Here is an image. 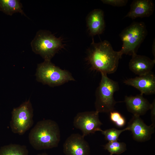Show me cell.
<instances>
[{
	"label": "cell",
	"mask_w": 155,
	"mask_h": 155,
	"mask_svg": "<svg viewBox=\"0 0 155 155\" xmlns=\"http://www.w3.org/2000/svg\"><path fill=\"white\" fill-rule=\"evenodd\" d=\"M29 141L35 149L40 150L57 147L60 140V132L58 124L50 119L38 122L28 135Z\"/></svg>",
	"instance_id": "cell-2"
},
{
	"label": "cell",
	"mask_w": 155,
	"mask_h": 155,
	"mask_svg": "<svg viewBox=\"0 0 155 155\" xmlns=\"http://www.w3.org/2000/svg\"><path fill=\"white\" fill-rule=\"evenodd\" d=\"M27 147L16 144H10L1 147L0 155H28Z\"/></svg>",
	"instance_id": "cell-17"
},
{
	"label": "cell",
	"mask_w": 155,
	"mask_h": 155,
	"mask_svg": "<svg viewBox=\"0 0 155 155\" xmlns=\"http://www.w3.org/2000/svg\"><path fill=\"white\" fill-rule=\"evenodd\" d=\"M122 55L120 51L113 50L108 41L95 43L93 40L87 60L92 69L107 74L116 71Z\"/></svg>",
	"instance_id": "cell-1"
},
{
	"label": "cell",
	"mask_w": 155,
	"mask_h": 155,
	"mask_svg": "<svg viewBox=\"0 0 155 155\" xmlns=\"http://www.w3.org/2000/svg\"><path fill=\"white\" fill-rule=\"evenodd\" d=\"M154 127L151 125H146L140 116L133 115L126 127L130 131L133 139L140 142L150 140L154 132Z\"/></svg>",
	"instance_id": "cell-9"
},
{
	"label": "cell",
	"mask_w": 155,
	"mask_h": 155,
	"mask_svg": "<svg viewBox=\"0 0 155 155\" xmlns=\"http://www.w3.org/2000/svg\"><path fill=\"white\" fill-rule=\"evenodd\" d=\"M128 111L133 115L140 117L145 115L150 110L151 104L140 94L135 96H125L124 98Z\"/></svg>",
	"instance_id": "cell-12"
},
{
	"label": "cell",
	"mask_w": 155,
	"mask_h": 155,
	"mask_svg": "<svg viewBox=\"0 0 155 155\" xmlns=\"http://www.w3.org/2000/svg\"><path fill=\"white\" fill-rule=\"evenodd\" d=\"M33 110L29 100L14 108L10 123L12 131L20 135L24 134L33 125Z\"/></svg>",
	"instance_id": "cell-7"
},
{
	"label": "cell",
	"mask_w": 155,
	"mask_h": 155,
	"mask_svg": "<svg viewBox=\"0 0 155 155\" xmlns=\"http://www.w3.org/2000/svg\"><path fill=\"white\" fill-rule=\"evenodd\" d=\"M86 23L90 34L92 36L102 34L105 29V24L104 13L100 9H95L88 15Z\"/></svg>",
	"instance_id": "cell-15"
},
{
	"label": "cell",
	"mask_w": 155,
	"mask_h": 155,
	"mask_svg": "<svg viewBox=\"0 0 155 155\" xmlns=\"http://www.w3.org/2000/svg\"><path fill=\"white\" fill-rule=\"evenodd\" d=\"M154 10V5L151 0H134L130 5L129 11L125 18L133 20L138 18L148 17L152 15Z\"/></svg>",
	"instance_id": "cell-13"
},
{
	"label": "cell",
	"mask_w": 155,
	"mask_h": 155,
	"mask_svg": "<svg viewBox=\"0 0 155 155\" xmlns=\"http://www.w3.org/2000/svg\"><path fill=\"white\" fill-rule=\"evenodd\" d=\"M100 83L96 92L95 111L98 113H110L114 110L117 103L114 93L119 89L118 82L109 78L107 74L101 73Z\"/></svg>",
	"instance_id": "cell-3"
},
{
	"label": "cell",
	"mask_w": 155,
	"mask_h": 155,
	"mask_svg": "<svg viewBox=\"0 0 155 155\" xmlns=\"http://www.w3.org/2000/svg\"><path fill=\"white\" fill-rule=\"evenodd\" d=\"M147 34L146 25L143 22H133L125 28L119 35L123 42L120 51L122 55L136 54Z\"/></svg>",
	"instance_id": "cell-4"
},
{
	"label": "cell",
	"mask_w": 155,
	"mask_h": 155,
	"mask_svg": "<svg viewBox=\"0 0 155 155\" xmlns=\"http://www.w3.org/2000/svg\"><path fill=\"white\" fill-rule=\"evenodd\" d=\"M127 130L126 127L123 129L119 130L113 128L105 130H102V133L108 142L118 141L120 134L124 131Z\"/></svg>",
	"instance_id": "cell-19"
},
{
	"label": "cell",
	"mask_w": 155,
	"mask_h": 155,
	"mask_svg": "<svg viewBox=\"0 0 155 155\" xmlns=\"http://www.w3.org/2000/svg\"><path fill=\"white\" fill-rule=\"evenodd\" d=\"M99 113L96 111H85L78 113L75 117L73 125L82 131L84 137L102 131L100 126L102 123L99 119Z\"/></svg>",
	"instance_id": "cell-8"
},
{
	"label": "cell",
	"mask_w": 155,
	"mask_h": 155,
	"mask_svg": "<svg viewBox=\"0 0 155 155\" xmlns=\"http://www.w3.org/2000/svg\"><path fill=\"white\" fill-rule=\"evenodd\" d=\"M155 40L154 39L152 46V52L154 57L155 56Z\"/></svg>",
	"instance_id": "cell-23"
},
{
	"label": "cell",
	"mask_w": 155,
	"mask_h": 155,
	"mask_svg": "<svg viewBox=\"0 0 155 155\" xmlns=\"http://www.w3.org/2000/svg\"><path fill=\"white\" fill-rule=\"evenodd\" d=\"M63 152L65 155H90V148L84 137L78 133H73L65 142Z\"/></svg>",
	"instance_id": "cell-10"
},
{
	"label": "cell",
	"mask_w": 155,
	"mask_h": 155,
	"mask_svg": "<svg viewBox=\"0 0 155 155\" xmlns=\"http://www.w3.org/2000/svg\"><path fill=\"white\" fill-rule=\"evenodd\" d=\"M103 3L114 7H122L125 5L127 3V0H102Z\"/></svg>",
	"instance_id": "cell-21"
},
{
	"label": "cell",
	"mask_w": 155,
	"mask_h": 155,
	"mask_svg": "<svg viewBox=\"0 0 155 155\" xmlns=\"http://www.w3.org/2000/svg\"><path fill=\"white\" fill-rule=\"evenodd\" d=\"M36 76L38 81L51 86H58L75 81L70 73L55 66L51 61H44L38 65Z\"/></svg>",
	"instance_id": "cell-6"
},
{
	"label": "cell",
	"mask_w": 155,
	"mask_h": 155,
	"mask_svg": "<svg viewBox=\"0 0 155 155\" xmlns=\"http://www.w3.org/2000/svg\"><path fill=\"white\" fill-rule=\"evenodd\" d=\"M126 85L138 90L141 94L151 95L155 93V76L152 72L148 74L128 79L124 81Z\"/></svg>",
	"instance_id": "cell-11"
},
{
	"label": "cell",
	"mask_w": 155,
	"mask_h": 155,
	"mask_svg": "<svg viewBox=\"0 0 155 155\" xmlns=\"http://www.w3.org/2000/svg\"><path fill=\"white\" fill-rule=\"evenodd\" d=\"M22 5L18 0H0V10L5 14L11 16L20 13L25 16L23 11Z\"/></svg>",
	"instance_id": "cell-16"
},
{
	"label": "cell",
	"mask_w": 155,
	"mask_h": 155,
	"mask_svg": "<svg viewBox=\"0 0 155 155\" xmlns=\"http://www.w3.org/2000/svg\"><path fill=\"white\" fill-rule=\"evenodd\" d=\"M110 120L117 126L123 127L125 125L126 120L125 118L119 112L114 110L110 113Z\"/></svg>",
	"instance_id": "cell-20"
},
{
	"label": "cell",
	"mask_w": 155,
	"mask_h": 155,
	"mask_svg": "<svg viewBox=\"0 0 155 155\" xmlns=\"http://www.w3.org/2000/svg\"><path fill=\"white\" fill-rule=\"evenodd\" d=\"M37 155H48L46 153H42L41 154H39Z\"/></svg>",
	"instance_id": "cell-24"
},
{
	"label": "cell",
	"mask_w": 155,
	"mask_h": 155,
	"mask_svg": "<svg viewBox=\"0 0 155 155\" xmlns=\"http://www.w3.org/2000/svg\"><path fill=\"white\" fill-rule=\"evenodd\" d=\"M31 44L34 52L48 61H51L64 46L61 38H57L50 32L42 30L37 32Z\"/></svg>",
	"instance_id": "cell-5"
},
{
	"label": "cell",
	"mask_w": 155,
	"mask_h": 155,
	"mask_svg": "<svg viewBox=\"0 0 155 155\" xmlns=\"http://www.w3.org/2000/svg\"><path fill=\"white\" fill-rule=\"evenodd\" d=\"M150 110H151V117L152 122V126L155 127V99L151 104Z\"/></svg>",
	"instance_id": "cell-22"
},
{
	"label": "cell",
	"mask_w": 155,
	"mask_h": 155,
	"mask_svg": "<svg viewBox=\"0 0 155 155\" xmlns=\"http://www.w3.org/2000/svg\"><path fill=\"white\" fill-rule=\"evenodd\" d=\"M155 64V59H151L148 57L135 54L129 64L130 70L138 76L144 75L152 72Z\"/></svg>",
	"instance_id": "cell-14"
},
{
	"label": "cell",
	"mask_w": 155,
	"mask_h": 155,
	"mask_svg": "<svg viewBox=\"0 0 155 155\" xmlns=\"http://www.w3.org/2000/svg\"><path fill=\"white\" fill-rule=\"evenodd\" d=\"M104 147V149L110 152V155L120 154L127 150L126 144L125 143L117 141L108 142Z\"/></svg>",
	"instance_id": "cell-18"
}]
</instances>
